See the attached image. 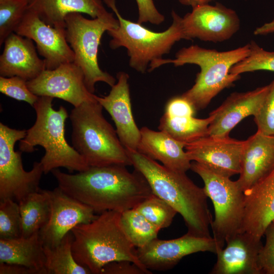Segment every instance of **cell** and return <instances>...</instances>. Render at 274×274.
<instances>
[{
	"label": "cell",
	"mask_w": 274,
	"mask_h": 274,
	"mask_svg": "<svg viewBox=\"0 0 274 274\" xmlns=\"http://www.w3.org/2000/svg\"><path fill=\"white\" fill-rule=\"evenodd\" d=\"M100 274H150L135 263L128 260L116 261L105 265Z\"/></svg>",
	"instance_id": "obj_39"
},
{
	"label": "cell",
	"mask_w": 274,
	"mask_h": 274,
	"mask_svg": "<svg viewBox=\"0 0 274 274\" xmlns=\"http://www.w3.org/2000/svg\"><path fill=\"white\" fill-rule=\"evenodd\" d=\"M254 117L257 131L274 136V79L270 83L269 90L263 102Z\"/></svg>",
	"instance_id": "obj_35"
},
{
	"label": "cell",
	"mask_w": 274,
	"mask_h": 274,
	"mask_svg": "<svg viewBox=\"0 0 274 274\" xmlns=\"http://www.w3.org/2000/svg\"><path fill=\"white\" fill-rule=\"evenodd\" d=\"M114 12L119 21L117 27L107 31L111 37L109 45L116 49L124 47L129 57V66L144 74L154 60L162 58L168 53L174 45L184 39L182 28V17L174 10L172 11L173 22L165 30L155 32L139 23L124 18L116 5V0H104Z\"/></svg>",
	"instance_id": "obj_7"
},
{
	"label": "cell",
	"mask_w": 274,
	"mask_h": 274,
	"mask_svg": "<svg viewBox=\"0 0 274 274\" xmlns=\"http://www.w3.org/2000/svg\"><path fill=\"white\" fill-rule=\"evenodd\" d=\"M195 110L182 95L172 97L167 102L164 114L169 116H194Z\"/></svg>",
	"instance_id": "obj_38"
},
{
	"label": "cell",
	"mask_w": 274,
	"mask_h": 274,
	"mask_svg": "<svg viewBox=\"0 0 274 274\" xmlns=\"http://www.w3.org/2000/svg\"><path fill=\"white\" fill-rule=\"evenodd\" d=\"M51 173L63 192L96 213H122L136 208L153 194L145 177L135 169L129 172L124 165L90 166L75 174L57 168Z\"/></svg>",
	"instance_id": "obj_1"
},
{
	"label": "cell",
	"mask_w": 274,
	"mask_h": 274,
	"mask_svg": "<svg viewBox=\"0 0 274 274\" xmlns=\"http://www.w3.org/2000/svg\"><path fill=\"white\" fill-rule=\"evenodd\" d=\"M121 215L116 211H106L91 222L74 227L72 250L75 260L92 274H100L105 265L120 260L133 262L152 273L141 262L136 248L126 235Z\"/></svg>",
	"instance_id": "obj_3"
},
{
	"label": "cell",
	"mask_w": 274,
	"mask_h": 274,
	"mask_svg": "<svg viewBox=\"0 0 274 274\" xmlns=\"http://www.w3.org/2000/svg\"><path fill=\"white\" fill-rule=\"evenodd\" d=\"M225 248L218 252L211 274H260L258 256L261 238L246 231L228 238Z\"/></svg>",
	"instance_id": "obj_19"
},
{
	"label": "cell",
	"mask_w": 274,
	"mask_h": 274,
	"mask_svg": "<svg viewBox=\"0 0 274 274\" xmlns=\"http://www.w3.org/2000/svg\"><path fill=\"white\" fill-rule=\"evenodd\" d=\"M184 39L213 43L230 39L239 29L240 20L236 12L219 3L192 8L182 17Z\"/></svg>",
	"instance_id": "obj_11"
},
{
	"label": "cell",
	"mask_w": 274,
	"mask_h": 274,
	"mask_svg": "<svg viewBox=\"0 0 274 274\" xmlns=\"http://www.w3.org/2000/svg\"><path fill=\"white\" fill-rule=\"evenodd\" d=\"M264 235L265 242L258 256L260 274H274V220L267 226Z\"/></svg>",
	"instance_id": "obj_36"
},
{
	"label": "cell",
	"mask_w": 274,
	"mask_h": 274,
	"mask_svg": "<svg viewBox=\"0 0 274 274\" xmlns=\"http://www.w3.org/2000/svg\"><path fill=\"white\" fill-rule=\"evenodd\" d=\"M65 22L66 40L74 53V62L81 68L89 91L94 93L98 82L112 87L116 79L100 69L97 54L102 35L118 26L117 18L109 12L103 16L88 19L81 13L76 12L67 15Z\"/></svg>",
	"instance_id": "obj_8"
},
{
	"label": "cell",
	"mask_w": 274,
	"mask_h": 274,
	"mask_svg": "<svg viewBox=\"0 0 274 274\" xmlns=\"http://www.w3.org/2000/svg\"><path fill=\"white\" fill-rule=\"evenodd\" d=\"M245 140L229 136L208 135L185 145L191 161L204 166L221 176L230 178L239 174Z\"/></svg>",
	"instance_id": "obj_14"
},
{
	"label": "cell",
	"mask_w": 274,
	"mask_h": 274,
	"mask_svg": "<svg viewBox=\"0 0 274 274\" xmlns=\"http://www.w3.org/2000/svg\"><path fill=\"white\" fill-rule=\"evenodd\" d=\"M73 236L68 232L56 246H44L47 274H91L86 267L75 260L72 250Z\"/></svg>",
	"instance_id": "obj_28"
},
{
	"label": "cell",
	"mask_w": 274,
	"mask_h": 274,
	"mask_svg": "<svg viewBox=\"0 0 274 274\" xmlns=\"http://www.w3.org/2000/svg\"><path fill=\"white\" fill-rule=\"evenodd\" d=\"M45 70V60L39 57L32 40L15 32L7 37L0 56L1 76H18L27 81Z\"/></svg>",
	"instance_id": "obj_20"
},
{
	"label": "cell",
	"mask_w": 274,
	"mask_h": 274,
	"mask_svg": "<svg viewBox=\"0 0 274 274\" xmlns=\"http://www.w3.org/2000/svg\"><path fill=\"white\" fill-rule=\"evenodd\" d=\"M273 32L274 19L272 21L257 27L254 31V34L255 35H266Z\"/></svg>",
	"instance_id": "obj_41"
},
{
	"label": "cell",
	"mask_w": 274,
	"mask_h": 274,
	"mask_svg": "<svg viewBox=\"0 0 274 274\" xmlns=\"http://www.w3.org/2000/svg\"><path fill=\"white\" fill-rule=\"evenodd\" d=\"M26 1H27L28 2H29V1H30V0H26Z\"/></svg>",
	"instance_id": "obj_43"
},
{
	"label": "cell",
	"mask_w": 274,
	"mask_h": 274,
	"mask_svg": "<svg viewBox=\"0 0 274 274\" xmlns=\"http://www.w3.org/2000/svg\"><path fill=\"white\" fill-rule=\"evenodd\" d=\"M269 88L270 84L253 90L230 94L218 108L210 113L214 119L209 126L208 135L229 136L230 131L242 120L257 114Z\"/></svg>",
	"instance_id": "obj_18"
},
{
	"label": "cell",
	"mask_w": 274,
	"mask_h": 274,
	"mask_svg": "<svg viewBox=\"0 0 274 274\" xmlns=\"http://www.w3.org/2000/svg\"><path fill=\"white\" fill-rule=\"evenodd\" d=\"M31 92L38 96L61 99L77 107L86 101L94 100V94L87 88L81 68L74 62L45 70L36 78L27 81Z\"/></svg>",
	"instance_id": "obj_13"
},
{
	"label": "cell",
	"mask_w": 274,
	"mask_h": 274,
	"mask_svg": "<svg viewBox=\"0 0 274 274\" xmlns=\"http://www.w3.org/2000/svg\"><path fill=\"white\" fill-rule=\"evenodd\" d=\"M183 5L191 6L192 8L209 4L213 0H178Z\"/></svg>",
	"instance_id": "obj_42"
},
{
	"label": "cell",
	"mask_w": 274,
	"mask_h": 274,
	"mask_svg": "<svg viewBox=\"0 0 274 274\" xmlns=\"http://www.w3.org/2000/svg\"><path fill=\"white\" fill-rule=\"evenodd\" d=\"M28 8L47 24L61 29H65V18L70 13H85L96 18L109 13L101 0H30Z\"/></svg>",
	"instance_id": "obj_24"
},
{
	"label": "cell",
	"mask_w": 274,
	"mask_h": 274,
	"mask_svg": "<svg viewBox=\"0 0 274 274\" xmlns=\"http://www.w3.org/2000/svg\"><path fill=\"white\" fill-rule=\"evenodd\" d=\"M135 209L160 229L169 226L178 213L171 206L154 194Z\"/></svg>",
	"instance_id": "obj_31"
},
{
	"label": "cell",
	"mask_w": 274,
	"mask_h": 274,
	"mask_svg": "<svg viewBox=\"0 0 274 274\" xmlns=\"http://www.w3.org/2000/svg\"><path fill=\"white\" fill-rule=\"evenodd\" d=\"M245 193L241 231L261 238L267 226L274 220V168Z\"/></svg>",
	"instance_id": "obj_22"
},
{
	"label": "cell",
	"mask_w": 274,
	"mask_h": 274,
	"mask_svg": "<svg viewBox=\"0 0 274 274\" xmlns=\"http://www.w3.org/2000/svg\"><path fill=\"white\" fill-rule=\"evenodd\" d=\"M47 191L50 199V216L39 233L43 246L53 248L74 227L89 223L97 216L89 206L68 195L58 187Z\"/></svg>",
	"instance_id": "obj_15"
},
{
	"label": "cell",
	"mask_w": 274,
	"mask_h": 274,
	"mask_svg": "<svg viewBox=\"0 0 274 274\" xmlns=\"http://www.w3.org/2000/svg\"><path fill=\"white\" fill-rule=\"evenodd\" d=\"M274 168V136L258 131L245 140L241 169L236 180L245 192Z\"/></svg>",
	"instance_id": "obj_21"
},
{
	"label": "cell",
	"mask_w": 274,
	"mask_h": 274,
	"mask_svg": "<svg viewBox=\"0 0 274 274\" xmlns=\"http://www.w3.org/2000/svg\"><path fill=\"white\" fill-rule=\"evenodd\" d=\"M249 45V54L233 65L230 73L241 75L244 73L262 70L274 72V51L264 50L253 41Z\"/></svg>",
	"instance_id": "obj_30"
},
{
	"label": "cell",
	"mask_w": 274,
	"mask_h": 274,
	"mask_svg": "<svg viewBox=\"0 0 274 274\" xmlns=\"http://www.w3.org/2000/svg\"><path fill=\"white\" fill-rule=\"evenodd\" d=\"M140 131L138 152L175 171L186 173L190 169L191 161L184 150L185 144L161 130L155 131L144 126Z\"/></svg>",
	"instance_id": "obj_23"
},
{
	"label": "cell",
	"mask_w": 274,
	"mask_h": 274,
	"mask_svg": "<svg viewBox=\"0 0 274 274\" xmlns=\"http://www.w3.org/2000/svg\"><path fill=\"white\" fill-rule=\"evenodd\" d=\"M117 79V83L111 87L107 95L98 96L94 94V98L111 116L123 146L126 149L137 150L141 131L132 113L129 75L125 72H119Z\"/></svg>",
	"instance_id": "obj_17"
},
{
	"label": "cell",
	"mask_w": 274,
	"mask_h": 274,
	"mask_svg": "<svg viewBox=\"0 0 274 274\" xmlns=\"http://www.w3.org/2000/svg\"><path fill=\"white\" fill-rule=\"evenodd\" d=\"M250 53L249 43L236 49L218 51L198 45L183 47L175 55V59H158L149 64L151 72L164 64L172 63L175 66L186 64L198 65L200 72L195 83L182 95L188 100L195 110L205 109L212 99L225 88L231 86L240 79V75L230 73L231 67L246 58Z\"/></svg>",
	"instance_id": "obj_4"
},
{
	"label": "cell",
	"mask_w": 274,
	"mask_h": 274,
	"mask_svg": "<svg viewBox=\"0 0 274 274\" xmlns=\"http://www.w3.org/2000/svg\"><path fill=\"white\" fill-rule=\"evenodd\" d=\"M44 246L39 231L28 237L0 239V262L25 266L47 274Z\"/></svg>",
	"instance_id": "obj_25"
},
{
	"label": "cell",
	"mask_w": 274,
	"mask_h": 274,
	"mask_svg": "<svg viewBox=\"0 0 274 274\" xmlns=\"http://www.w3.org/2000/svg\"><path fill=\"white\" fill-rule=\"evenodd\" d=\"M214 119L210 113L206 118L200 119L191 115L169 116L163 114L158 129L185 145L208 135V128Z\"/></svg>",
	"instance_id": "obj_26"
},
{
	"label": "cell",
	"mask_w": 274,
	"mask_h": 274,
	"mask_svg": "<svg viewBox=\"0 0 274 274\" xmlns=\"http://www.w3.org/2000/svg\"><path fill=\"white\" fill-rule=\"evenodd\" d=\"M126 150L132 165L146 179L153 193L182 216L187 233L212 237L213 218L203 188L195 184L186 173L168 168L137 150Z\"/></svg>",
	"instance_id": "obj_2"
},
{
	"label": "cell",
	"mask_w": 274,
	"mask_h": 274,
	"mask_svg": "<svg viewBox=\"0 0 274 274\" xmlns=\"http://www.w3.org/2000/svg\"><path fill=\"white\" fill-rule=\"evenodd\" d=\"M22 221V236L28 237L39 231L48 222L51 214L47 190L28 195L18 203Z\"/></svg>",
	"instance_id": "obj_27"
},
{
	"label": "cell",
	"mask_w": 274,
	"mask_h": 274,
	"mask_svg": "<svg viewBox=\"0 0 274 274\" xmlns=\"http://www.w3.org/2000/svg\"><path fill=\"white\" fill-rule=\"evenodd\" d=\"M0 274H37V273L23 265L0 262Z\"/></svg>",
	"instance_id": "obj_40"
},
{
	"label": "cell",
	"mask_w": 274,
	"mask_h": 274,
	"mask_svg": "<svg viewBox=\"0 0 274 274\" xmlns=\"http://www.w3.org/2000/svg\"><path fill=\"white\" fill-rule=\"evenodd\" d=\"M26 130L10 128L0 123V200L12 199L18 203L29 194L39 191L44 174L41 162H33L26 172L23 166L22 152L15 151V145L23 139Z\"/></svg>",
	"instance_id": "obj_10"
},
{
	"label": "cell",
	"mask_w": 274,
	"mask_h": 274,
	"mask_svg": "<svg viewBox=\"0 0 274 274\" xmlns=\"http://www.w3.org/2000/svg\"><path fill=\"white\" fill-rule=\"evenodd\" d=\"M53 98L39 96L32 106L36 113V121L19 141V150L31 153L36 146H42L45 150L40 161L44 174L58 167H64L70 173L85 171L90 166L65 138L67 111L62 106L57 110L54 109Z\"/></svg>",
	"instance_id": "obj_5"
},
{
	"label": "cell",
	"mask_w": 274,
	"mask_h": 274,
	"mask_svg": "<svg viewBox=\"0 0 274 274\" xmlns=\"http://www.w3.org/2000/svg\"><path fill=\"white\" fill-rule=\"evenodd\" d=\"M139 11L138 22L142 24L149 22L155 25L162 23L164 16L157 9L153 0H135Z\"/></svg>",
	"instance_id": "obj_37"
},
{
	"label": "cell",
	"mask_w": 274,
	"mask_h": 274,
	"mask_svg": "<svg viewBox=\"0 0 274 274\" xmlns=\"http://www.w3.org/2000/svg\"><path fill=\"white\" fill-rule=\"evenodd\" d=\"M22 233L19 203L12 199L0 200V239L19 238Z\"/></svg>",
	"instance_id": "obj_33"
},
{
	"label": "cell",
	"mask_w": 274,
	"mask_h": 274,
	"mask_svg": "<svg viewBox=\"0 0 274 274\" xmlns=\"http://www.w3.org/2000/svg\"><path fill=\"white\" fill-rule=\"evenodd\" d=\"M121 223L129 240L136 248L157 238L160 230L135 208L121 213Z\"/></svg>",
	"instance_id": "obj_29"
},
{
	"label": "cell",
	"mask_w": 274,
	"mask_h": 274,
	"mask_svg": "<svg viewBox=\"0 0 274 274\" xmlns=\"http://www.w3.org/2000/svg\"><path fill=\"white\" fill-rule=\"evenodd\" d=\"M190 169L202 179L204 192L213 202L215 218L211 227L212 237L220 251L228 238L241 231L245 208V191L237 181L219 175L199 163H191Z\"/></svg>",
	"instance_id": "obj_9"
},
{
	"label": "cell",
	"mask_w": 274,
	"mask_h": 274,
	"mask_svg": "<svg viewBox=\"0 0 274 274\" xmlns=\"http://www.w3.org/2000/svg\"><path fill=\"white\" fill-rule=\"evenodd\" d=\"M26 0H0V46L14 32L28 9Z\"/></svg>",
	"instance_id": "obj_32"
},
{
	"label": "cell",
	"mask_w": 274,
	"mask_h": 274,
	"mask_svg": "<svg viewBox=\"0 0 274 274\" xmlns=\"http://www.w3.org/2000/svg\"><path fill=\"white\" fill-rule=\"evenodd\" d=\"M102 109L95 99L72 109L69 118L73 147L89 166L132 165L116 130L104 117Z\"/></svg>",
	"instance_id": "obj_6"
},
{
	"label": "cell",
	"mask_w": 274,
	"mask_h": 274,
	"mask_svg": "<svg viewBox=\"0 0 274 274\" xmlns=\"http://www.w3.org/2000/svg\"><path fill=\"white\" fill-rule=\"evenodd\" d=\"M137 249L138 258L148 270L164 271L175 266L184 257L200 252L217 254L219 251L212 237L193 235L187 232L174 239L156 238L144 247Z\"/></svg>",
	"instance_id": "obj_12"
},
{
	"label": "cell",
	"mask_w": 274,
	"mask_h": 274,
	"mask_svg": "<svg viewBox=\"0 0 274 274\" xmlns=\"http://www.w3.org/2000/svg\"><path fill=\"white\" fill-rule=\"evenodd\" d=\"M14 32L36 43L38 53L45 60L46 70H54L74 61V53L66 40L65 30L47 24L29 8Z\"/></svg>",
	"instance_id": "obj_16"
},
{
	"label": "cell",
	"mask_w": 274,
	"mask_h": 274,
	"mask_svg": "<svg viewBox=\"0 0 274 274\" xmlns=\"http://www.w3.org/2000/svg\"><path fill=\"white\" fill-rule=\"evenodd\" d=\"M0 91L15 99L25 101L32 107L39 97L29 89L27 81L18 76H0Z\"/></svg>",
	"instance_id": "obj_34"
}]
</instances>
